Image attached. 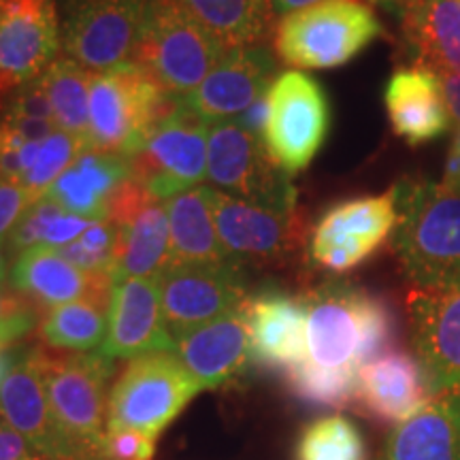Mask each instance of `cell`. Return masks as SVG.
I'll list each match as a JSON object with an SVG mask.
<instances>
[{
	"instance_id": "4",
	"label": "cell",
	"mask_w": 460,
	"mask_h": 460,
	"mask_svg": "<svg viewBox=\"0 0 460 460\" xmlns=\"http://www.w3.org/2000/svg\"><path fill=\"white\" fill-rule=\"evenodd\" d=\"M379 37L384 26L365 0H322L279 17L273 45L288 66L326 71L352 62Z\"/></svg>"
},
{
	"instance_id": "13",
	"label": "cell",
	"mask_w": 460,
	"mask_h": 460,
	"mask_svg": "<svg viewBox=\"0 0 460 460\" xmlns=\"http://www.w3.org/2000/svg\"><path fill=\"white\" fill-rule=\"evenodd\" d=\"M156 279L172 341L243 307L250 296L239 264L234 262L166 264Z\"/></svg>"
},
{
	"instance_id": "31",
	"label": "cell",
	"mask_w": 460,
	"mask_h": 460,
	"mask_svg": "<svg viewBox=\"0 0 460 460\" xmlns=\"http://www.w3.org/2000/svg\"><path fill=\"white\" fill-rule=\"evenodd\" d=\"M109 298H82L41 315L39 335L51 349L66 352H94L107 337Z\"/></svg>"
},
{
	"instance_id": "52",
	"label": "cell",
	"mask_w": 460,
	"mask_h": 460,
	"mask_svg": "<svg viewBox=\"0 0 460 460\" xmlns=\"http://www.w3.org/2000/svg\"><path fill=\"white\" fill-rule=\"evenodd\" d=\"M4 4H7V0H0V13H3V9H4Z\"/></svg>"
},
{
	"instance_id": "22",
	"label": "cell",
	"mask_w": 460,
	"mask_h": 460,
	"mask_svg": "<svg viewBox=\"0 0 460 460\" xmlns=\"http://www.w3.org/2000/svg\"><path fill=\"white\" fill-rule=\"evenodd\" d=\"M243 314L252 362L271 371H290L307 358V301L281 290L247 296Z\"/></svg>"
},
{
	"instance_id": "20",
	"label": "cell",
	"mask_w": 460,
	"mask_h": 460,
	"mask_svg": "<svg viewBox=\"0 0 460 460\" xmlns=\"http://www.w3.org/2000/svg\"><path fill=\"white\" fill-rule=\"evenodd\" d=\"M411 339L435 394L460 393V288L411 290Z\"/></svg>"
},
{
	"instance_id": "41",
	"label": "cell",
	"mask_w": 460,
	"mask_h": 460,
	"mask_svg": "<svg viewBox=\"0 0 460 460\" xmlns=\"http://www.w3.org/2000/svg\"><path fill=\"white\" fill-rule=\"evenodd\" d=\"M4 115H20V118H39L51 119L54 122V111H51L49 99L45 94L41 77L34 82L22 85L9 96L7 105H4Z\"/></svg>"
},
{
	"instance_id": "44",
	"label": "cell",
	"mask_w": 460,
	"mask_h": 460,
	"mask_svg": "<svg viewBox=\"0 0 460 460\" xmlns=\"http://www.w3.org/2000/svg\"><path fill=\"white\" fill-rule=\"evenodd\" d=\"M34 452L31 444L13 430L9 424L0 422V460H32Z\"/></svg>"
},
{
	"instance_id": "2",
	"label": "cell",
	"mask_w": 460,
	"mask_h": 460,
	"mask_svg": "<svg viewBox=\"0 0 460 460\" xmlns=\"http://www.w3.org/2000/svg\"><path fill=\"white\" fill-rule=\"evenodd\" d=\"M307 301V360L324 369H354L386 352L394 314L382 296L352 284H326Z\"/></svg>"
},
{
	"instance_id": "11",
	"label": "cell",
	"mask_w": 460,
	"mask_h": 460,
	"mask_svg": "<svg viewBox=\"0 0 460 460\" xmlns=\"http://www.w3.org/2000/svg\"><path fill=\"white\" fill-rule=\"evenodd\" d=\"M207 137L209 122L181 102L128 158L132 177L160 200L200 186L207 180Z\"/></svg>"
},
{
	"instance_id": "26",
	"label": "cell",
	"mask_w": 460,
	"mask_h": 460,
	"mask_svg": "<svg viewBox=\"0 0 460 460\" xmlns=\"http://www.w3.org/2000/svg\"><path fill=\"white\" fill-rule=\"evenodd\" d=\"M130 177V160L126 156L85 147L45 197L75 216L102 222L109 217L113 194Z\"/></svg>"
},
{
	"instance_id": "6",
	"label": "cell",
	"mask_w": 460,
	"mask_h": 460,
	"mask_svg": "<svg viewBox=\"0 0 460 460\" xmlns=\"http://www.w3.org/2000/svg\"><path fill=\"white\" fill-rule=\"evenodd\" d=\"M43 371L51 411L75 456L77 460H101L113 360L101 349L68 356L43 352Z\"/></svg>"
},
{
	"instance_id": "53",
	"label": "cell",
	"mask_w": 460,
	"mask_h": 460,
	"mask_svg": "<svg viewBox=\"0 0 460 460\" xmlns=\"http://www.w3.org/2000/svg\"><path fill=\"white\" fill-rule=\"evenodd\" d=\"M32 460H43V458H32Z\"/></svg>"
},
{
	"instance_id": "50",
	"label": "cell",
	"mask_w": 460,
	"mask_h": 460,
	"mask_svg": "<svg viewBox=\"0 0 460 460\" xmlns=\"http://www.w3.org/2000/svg\"><path fill=\"white\" fill-rule=\"evenodd\" d=\"M11 360H13V358H9L7 352H4V348H0V384H3L4 376H7V371H9V367H11Z\"/></svg>"
},
{
	"instance_id": "51",
	"label": "cell",
	"mask_w": 460,
	"mask_h": 460,
	"mask_svg": "<svg viewBox=\"0 0 460 460\" xmlns=\"http://www.w3.org/2000/svg\"><path fill=\"white\" fill-rule=\"evenodd\" d=\"M377 3H407V0H377Z\"/></svg>"
},
{
	"instance_id": "28",
	"label": "cell",
	"mask_w": 460,
	"mask_h": 460,
	"mask_svg": "<svg viewBox=\"0 0 460 460\" xmlns=\"http://www.w3.org/2000/svg\"><path fill=\"white\" fill-rule=\"evenodd\" d=\"M386 460H460V393L435 394L416 416L393 429Z\"/></svg>"
},
{
	"instance_id": "14",
	"label": "cell",
	"mask_w": 460,
	"mask_h": 460,
	"mask_svg": "<svg viewBox=\"0 0 460 460\" xmlns=\"http://www.w3.org/2000/svg\"><path fill=\"white\" fill-rule=\"evenodd\" d=\"M60 51L56 0H7L0 13V105L41 77Z\"/></svg>"
},
{
	"instance_id": "27",
	"label": "cell",
	"mask_w": 460,
	"mask_h": 460,
	"mask_svg": "<svg viewBox=\"0 0 460 460\" xmlns=\"http://www.w3.org/2000/svg\"><path fill=\"white\" fill-rule=\"evenodd\" d=\"M401 34L416 66L460 75V0L401 3Z\"/></svg>"
},
{
	"instance_id": "15",
	"label": "cell",
	"mask_w": 460,
	"mask_h": 460,
	"mask_svg": "<svg viewBox=\"0 0 460 460\" xmlns=\"http://www.w3.org/2000/svg\"><path fill=\"white\" fill-rule=\"evenodd\" d=\"M209 203L217 237L230 262L284 261L301 245L303 224L298 209L247 203L211 186Z\"/></svg>"
},
{
	"instance_id": "37",
	"label": "cell",
	"mask_w": 460,
	"mask_h": 460,
	"mask_svg": "<svg viewBox=\"0 0 460 460\" xmlns=\"http://www.w3.org/2000/svg\"><path fill=\"white\" fill-rule=\"evenodd\" d=\"M119 230L113 222L102 220L94 222L79 239L73 243L60 247V254L77 264L84 271L96 275H109L113 278L115 261H118Z\"/></svg>"
},
{
	"instance_id": "46",
	"label": "cell",
	"mask_w": 460,
	"mask_h": 460,
	"mask_svg": "<svg viewBox=\"0 0 460 460\" xmlns=\"http://www.w3.org/2000/svg\"><path fill=\"white\" fill-rule=\"evenodd\" d=\"M441 84V92L452 118V128H460V75L456 73H437Z\"/></svg>"
},
{
	"instance_id": "45",
	"label": "cell",
	"mask_w": 460,
	"mask_h": 460,
	"mask_svg": "<svg viewBox=\"0 0 460 460\" xmlns=\"http://www.w3.org/2000/svg\"><path fill=\"white\" fill-rule=\"evenodd\" d=\"M267 119H269V92L262 96V99H258L254 105H252L247 111H243L239 115V118H234V122H237L241 128H245L247 132H252V135L261 137L264 135V128H267Z\"/></svg>"
},
{
	"instance_id": "30",
	"label": "cell",
	"mask_w": 460,
	"mask_h": 460,
	"mask_svg": "<svg viewBox=\"0 0 460 460\" xmlns=\"http://www.w3.org/2000/svg\"><path fill=\"white\" fill-rule=\"evenodd\" d=\"M224 48L261 45L271 31V0H175Z\"/></svg>"
},
{
	"instance_id": "19",
	"label": "cell",
	"mask_w": 460,
	"mask_h": 460,
	"mask_svg": "<svg viewBox=\"0 0 460 460\" xmlns=\"http://www.w3.org/2000/svg\"><path fill=\"white\" fill-rule=\"evenodd\" d=\"M156 278L115 279L109 295V324L101 352L107 358L135 360L141 356L172 352Z\"/></svg>"
},
{
	"instance_id": "32",
	"label": "cell",
	"mask_w": 460,
	"mask_h": 460,
	"mask_svg": "<svg viewBox=\"0 0 460 460\" xmlns=\"http://www.w3.org/2000/svg\"><path fill=\"white\" fill-rule=\"evenodd\" d=\"M41 84L54 111L58 130L85 139L90 119L92 71L71 58L58 56L41 75Z\"/></svg>"
},
{
	"instance_id": "24",
	"label": "cell",
	"mask_w": 460,
	"mask_h": 460,
	"mask_svg": "<svg viewBox=\"0 0 460 460\" xmlns=\"http://www.w3.org/2000/svg\"><path fill=\"white\" fill-rule=\"evenodd\" d=\"M111 278L84 271L54 247L37 245L15 256L11 269V286L41 309L82 301L109 298Z\"/></svg>"
},
{
	"instance_id": "38",
	"label": "cell",
	"mask_w": 460,
	"mask_h": 460,
	"mask_svg": "<svg viewBox=\"0 0 460 460\" xmlns=\"http://www.w3.org/2000/svg\"><path fill=\"white\" fill-rule=\"evenodd\" d=\"M41 324L39 307L13 286L0 284V348H9Z\"/></svg>"
},
{
	"instance_id": "39",
	"label": "cell",
	"mask_w": 460,
	"mask_h": 460,
	"mask_svg": "<svg viewBox=\"0 0 460 460\" xmlns=\"http://www.w3.org/2000/svg\"><path fill=\"white\" fill-rule=\"evenodd\" d=\"M156 435L135 429H107L101 446V460H152Z\"/></svg>"
},
{
	"instance_id": "35",
	"label": "cell",
	"mask_w": 460,
	"mask_h": 460,
	"mask_svg": "<svg viewBox=\"0 0 460 460\" xmlns=\"http://www.w3.org/2000/svg\"><path fill=\"white\" fill-rule=\"evenodd\" d=\"M88 147L82 137L58 130L41 143H26L24 147V175L22 181L31 190L34 199H43L65 172L73 160Z\"/></svg>"
},
{
	"instance_id": "10",
	"label": "cell",
	"mask_w": 460,
	"mask_h": 460,
	"mask_svg": "<svg viewBox=\"0 0 460 460\" xmlns=\"http://www.w3.org/2000/svg\"><path fill=\"white\" fill-rule=\"evenodd\" d=\"M62 54L92 73L132 62L147 0H56Z\"/></svg>"
},
{
	"instance_id": "42",
	"label": "cell",
	"mask_w": 460,
	"mask_h": 460,
	"mask_svg": "<svg viewBox=\"0 0 460 460\" xmlns=\"http://www.w3.org/2000/svg\"><path fill=\"white\" fill-rule=\"evenodd\" d=\"M26 141L0 119V180L22 181Z\"/></svg>"
},
{
	"instance_id": "8",
	"label": "cell",
	"mask_w": 460,
	"mask_h": 460,
	"mask_svg": "<svg viewBox=\"0 0 460 460\" xmlns=\"http://www.w3.org/2000/svg\"><path fill=\"white\" fill-rule=\"evenodd\" d=\"M331 130V102L324 85L312 75L279 73L269 88V119L262 143L273 163L288 175L307 169Z\"/></svg>"
},
{
	"instance_id": "25",
	"label": "cell",
	"mask_w": 460,
	"mask_h": 460,
	"mask_svg": "<svg viewBox=\"0 0 460 460\" xmlns=\"http://www.w3.org/2000/svg\"><path fill=\"white\" fill-rule=\"evenodd\" d=\"M384 105L394 135L411 147L452 130L439 77L427 66L396 68L384 90Z\"/></svg>"
},
{
	"instance_id": "29",
	"label": "cell",
	"mask_w": 460,
	"mask_h": 460,
	"mask_svg": "<svg viewBox=\"0 0 460 460\" xmlns=\"http://www.w3.org/2000/svg\"><path fill=\"white\" fill-rule=\"evenodd\" d=\"M169 216V264H226L230 262L214 220L209 186H197L164 200Z\"/></svg>"
},
{
	"instance_id": "21",
	"label": "cell",
	"mask_w": 460,
	"mask_h": 460,
	"mask_svg": "<svg viewBox=\"0 0 460 460\" xmlns=\"http://www.w3.org/2000/svg\"><path fill=\"white\" fill-rule=\"evenodd\" d=\"M435 393L418 356L388 348L360 367L356 405L382 424H399L416 416Z\"/></svg>"
},
{
	"instance_id": "48",
	"label": "cell",
	"mask_w": 460,
	"mask_h": 460,
	"mask_svg": "<svg viewBox=\"0 0 460 460\" xmlns=\"http://www.w3.org/2000/svg\"><path fill=\"white\" fill-rule=\"evenodd\" d=\"M318 3H322V0H271V7L275 15L284 17L295 13V11L314 7V4Z\"/></svg>"
},
{
	"instance_id": "1",
	"label": "cell",
	"mask_w": 460,
	"mask_h": 460,
	"mask_svg": "<svg viewBox=\"0 0 460 460\" xmlns=\"http://www.w3.org/2000/svg\"><path fill=\"white\" fill-rule=\"evenodd\" d=\"M394 252L418 290L460 288V192L429 177L394 186Z\"/></svg>"
},
{
	"instance_id": "49",
	"label": "cell",
	"mask_w": 460,
	"mask_h": 460,
	"mask_svg": "<svg viewBox=\"0 0 460 460\" xmlns=\"http://www.w3.org/2000/svg\"><path fill=\"white\" fill-rule=\"evenodd\" d=\"M11 258H13V254L9 252V247L0 243V284H7L11 279V269H13Z\"/></svg>"
},
{
	"instance_id": "47",
	"label": "cell",
	"mask_w": 460,
	"mask_h": 460,
	"mask_svg": "<svg viewBox=\"0 0 460 460\" xmlns=\"http://www.w3.org/2000/svg\"><path fill=\"white\" fill-rule=\"evenodd\" d=\"M452 143L447 149L441 183L452 192H460V128H452Z\"/></svg>"
},
{
	"instance_id": "5",
	"label": "cell",
	"mask_w": 460,
	"mask_h": 460,
	"mask_svg": "<svg viewBox=\"0 0 460 460\" xmlns=\"http://www.w3.org/2000/svg\"><path fill=\"white\" fill-rule=\"evenodd\" d=\"M224 54L226 48L175 0H147L132 62L171 94H192Z\"/></svg>"
},
{
	"instance_id": "36",
	"label": "cell",
	"mask_w": 460,
	"mask_h": 460,
	"mask_svg": "<svg viewBox=\"0 0 460 460\" xmlns=\"http://www.w3.org/2000/svg\"><path fill=\"white\" fill-rule=\"evenodd\" d=\"M296 460H365V439L352 420L318 418L298 437Z\"/></svg>"
},
{
	"instance_id": "12",
	"label": "cell",
	"mask_w": 460,
	"mask_h": 460,
	"mask_svg": "<svg viewBox=\"0 0 460 460\" xmlns=\"http://www.w3.org/2000/svg\"><path fill=\"white\" fill-rule=\"evenodd\" d=\"M394 188L376 197L349 199L324 211L312 230L309 254L326 271L358 267L386 243L396 228Z\"/></svg>"
},
{
	"instance_id": "23",
	"label": "cell",
	"mask_w": 460,
	"mask_h": 460,
	"mask_svg": "<svg viewBox=\"0 0 460 460\" xmlns=\"http://www.w3.org/2000/svg\"><path fill=\"white\" fill-rule=\"evenodd\" d=\"M172 354L183 369L192 376L200 390L228 384L245 369L252 360L250 332L243 307L234 309L222 318L207 322L199 329L180 337Z\"/></svg>"
},
{
	"instance_id": "7",
	"label": "cell",
	"mask_w": 460,
	"mask_h": 460,
	"mask_svg": "<svg viewBox=\"0 0 460 460\" xmlns=\"http://www.w3.org/2000/svg\"><path fill=\"white\" fill-rule=\"evenodd\" d=\"M200 386L172 352L130 360L109 390L107 429H135L160 435Z\"/></svg>"
},
{
	"instance_id": "9",
	"label": "cell",
	"mask_w": 460,
	"mask_h": 460,
	"mask_svg": "<svg viewBox=\"0 0 460 460\" xmlns=\"http://www.w3.org/2000/svg\"><path fill=\"white\" fill-rule=\"evenodd\" d=\"M207 181L247 203L296 209L298 192L290 175L273 163L261 137L241 128L234 119L209 124Z\"/></svg>"
},
{
	"instance_id": "43",
	"label": "cell",
	"mask_w": 460,
	"mask_h": 460,
	"mask_svg": "<svg viewBox=\"0 0 460 460\" xmlns=\"http://www.w3.org/2000/svg\"><path fill=\"white\" fill-rule=\"evenodd\" d=\"M3 122L26 143H41L58 132L56 122L39 118H20V115H3Z\"/></svg>"
},
{
	"instance_id": "33",
	"label": "cell",
	"mask_w": 460,
	"mask_h": 460,
	"mask_svg": "<svg viewBox=\"0 0 460 460\" xmlns=\"http://www.w3.org/2000/svg\"><path fill=\"white\" fill-rule=\"evenodd\" d=\"M92 224L94 222L75 216L71 211L62 209L51 199L43 197L31 205V209L26 211L13 234H11L7 247L13 256L37 245L60 250V247L82 237L84 230H88Z\"/></svg>"
},
{
	"instance_id": "34",
	"label": "cell",
	"mask_w": 460,
	"mask_h": 460,
	"mask_svg": "<svg viewBox=\"0 0 460 460\" xmlns=\"http://www.w3.org/2000/svg\"><path fill=\"white\" fill-rule=\"evenodd\" d=\"M286 382L290 393L307 405L343 410L356 402L358 371L324 369L305 358L301 365L286 371Z\"/></svg>"
},
{
	"instance_id": "17",
	"label": "cell",
	"mask_w": 460,
	"mask_h": 460,
	"mask_svg": "<svg viewBox=\"0 0 460 460\" xmlns=\"http://www.w3.org/2000/svg\"><path fill=\"white\" fill-rule=\"evenodd\" d=\"M0 418L41 456L77 458L51 411L41 349H31L11 360L0 384Z\"/></svg>"
},
{
	"instance_id": "18",
	"label": "cell",
	"mask_w": 460,
	"mask_h": 460,
	"mask_svg": "<svg viewBox=\"0 0 460 460\" xmlns=\"http://www.w3.org/2000/svg\"><path fill=\"white\" fill-rule=\"evenodd\" d=\"M278 75V62L262 43L230 48L183 102L209 124L234 119L267 94Z\"/></svg>"
},
{
	"instance_id": "16",
	"label": "cell",
	"mask_w": 460,
	"mask_h": 460,
	"mask_svg": "<svg viewBox=\"0 0 460 460\" xmlns=\"http://www.w3.org/2000/svg\"><path fill=\"white\" fill-rule=\"evenodd\" d=\"M109 222L119 230L118 261L113 278H158L169 264L171 234L164 200L154 197L135 177L113 194Z\"/></svg>"
},
{
	"instance_id": "40",
	"label": "cell",
	"mask_w": 460,
	"mask_h": 460,
	"mask_svg": "<svg viewBox=\"0 0 460 460\" xmlns=\"http://www.w3.org/2000/svg\"><path fill=\"white\" fill-rule=\"evenodd\" d=\"M34 200L37 199L24 183L0 180V243H9L11 234Z\"/></svg>"
},
{
	"instance_id": "3",
	"label": "cell",
	"mask_w": 460,
	"mask_h": 460,
	"mask_svg": "<svg viewBox=\"0 0 460 460\" xmlns=\"http://www.w3.org/2000/svg\"><path fill=\"white\" fill-rule=\"evenodd\" d=\"M181 102L135 62L92 73L85 143L96 152L130 158Z\"/></svg>"
}]
</instances>
